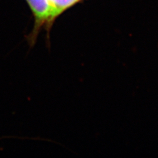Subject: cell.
Here are the masks:
<instances>
[{
    "label": "cell",
    "mask_w": 158,
    "mask_h": 158,
    "mask_svg": "<svg viewBox=\"0 0 158 158\" xmlns=\"http://www.w3.org/2000/svg\"><path fill=\"white\" fill-rule=\"evenodd\" d=\"M34 17V25L32 32L27 37L28 42L31 47L36 43L38 34L42 27L47 32H50L56 19L53 17L52 8L48 0H26Z\"/></svg>",
    "instance_id": "1"
},
{
    "label": "cell",
    "mask_w": 158,
    "mask_h": 158,
    "mask_svg": "<svg viewBox=\"0 0 158 158\" xmlns=\"http://www.w3.org/2000/svg\"><path fill=\"white\" fill-rule=\"evenodd\" d=\"M50 6L53 17L56 19L59 16L78 3L81 0H48Z\"/></svg>",
    "instance_id": "2"
}]
</instances>
